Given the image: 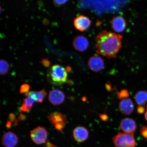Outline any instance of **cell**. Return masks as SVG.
<instances>
[{"instance_id": "obj_20", "label": "cell", "mask_w": 147, "mask_h": 147, "mask_svg": "<svg viewBox=\"0 0 147 147\" xmlns=\"http://www.w3.org/2000/svg\"><path fill=\"white\" fill-rule=\"evenodd\" d=\"M30 86L27 84H24L22 85L20 87V93L21 94L26 93L28 92L29 89H30Z\"/></svg>"}, {"instance_id": "obj_18", "label": "cell", "mask_w": 147, "mask_h": 147, "mask_svg": "<svg viewBox=\"0 0 147 147\" xmlns=\"http://www.w3.org/2000/svg\"><path fill=\"white\" fill-rule=\"evenodd\" d=\"M9 69V64L6 61L1 60L0 61V73L2 75H5L8 73Z\"/></svg>"}, {"instance_id": "obj_29", "label": "cell", "mask_w": 147, "mask_h": 147, "mask_svg": "<svg viewBox=\"0 0 147 147\" xmlns=\"http://www.w3.org/2000/svg\"><path fill=\"white\" fill-rule=\"evenodd\" d=\"M106 89L110 91V90L111 89V86L109 85V84H106Z\"/></svg>"}, {"instance_id": "obj_7", "label": "cell", "mask_w": 147, "mask_h": 147, "mask_svg": "<svg viewBox=\"0 0 147 147\" xmlns=\"http://www.w3.org/2000/svg\"><path fill=\"white\" fill-rule=\"evenodd\" d=\"M65 99V94L60 90L54 89L49 92V100L53 105H60L64 102Z\"/></svg>"}, {"instance_id": "obj_16", "label": "cell", "mask_w": 147, "mask_h": 147, "mask_svg": "<svg viewBox=\"0 0 147 147\" xmlns=\"http://www.w3.org/2000/svg\"><path fill=\"white\" fill-rule=\"evenodd\" d=\"M135 100L139 105H144L147 102V92L140 91L138 92L135 95Z\"/></svg>"}, {"instance_id": "obj_3", "label": "cell", "mask_w": 147, "mask_h": 147, "mask_svg": "<svg viewBox=\"0 0 147 147\" xmlns=\"http://www.w3.org/2000/svg\"><path fill=\"white\" fill-rule=\"evenodd\" d=\"M115 147H135L136 141L134 134L119 133L113 138Z\"/></svg>"}, {"instance_id": "obj_9", "label": "cell", "mask_w": 147, "mask_h": 147, "mask_svg": "<svg viewBox=\"0 0 147 147\" xmlns=\"http://www.w3.org/2000/svg\"><path fill=\"white\" fill-rule=\"evenodd\" d=\"M88 65L90 69L95 72H98L103 69L105 63L103 59L101 57L94 56L89 59Z\"/></svg>"}, {"instance_id": "obj_21", "label": "cell", "mask_w": 147, "mask_h": 147, "mask_svg": "<svg viewBox=\"0 0 147 147\" xmlns=\"http://www.w3.org/2000/svg\"><path fill=\"white\" fill-rule=\"evenodd\" d=\"M140 133L142 136L147 140V127L146 126H141L140 129Z\"/></svg>"}, {"instance_id": "obj_15", "label": "cell", "mask_w": 147, "mask_h": 147, "mask_svg": "<svg viewBox=\"0 0 147 147\" xmlns=\"http://www.w3.org/2000/svg\"><path fill=\"white\" fill-rule=\"evenodd\" d=\"M47 93L44 90L38 91H32L25 94L26 96L31 97L35 102H42L45 98Z\"/></svg>"}, {"instance_id": "obj_25", "label": "cell", "mask_w": 147, "mask_h": 147, "mask_svg": "<svg viewBox=\"0 0 147 147\" xmlns=\"http://www.w3.org/2000/svg\"><path fill=\"white\" fill-rule=\"evenodd\" d=\"M67 1H54L53 2L55 5H60L65 4Z\"/></svg>"}, {"instance_id": "obj_23", "label": "cell", "mask_w": 147, "mask_h": 147, "mask_svg": "<svg viewBox=\"0 0 147 147\" xmlns=\"http://www.w3.org/2000/svg\"><path fill=\"white\" fill-rule=\"evenodd\" d=\"M145 111V107L144 106L139 105L137 108L138 113L141 114L144 113Z\"/></svg>"}, {"instance_id": "obj_14", "label": "cell", "mask_w": 147, "mask_h": 147, "mask_svg": "<svg viewBox=\"0 0 147 147\" xmlns=\"http://www.w3.org/2000/svg\"><path fill=\"white\" fill-rule=\"evenodd\" d=\"M119 109L124 115H129L133 113L134 105L133 101L130 98L123 99L119 104Z\"/></svg>"}, {"instance_id": "obj_2", "label": "cell", "mask_w": 147, "mask_h": 147, "mask_svg": "<svg viewBox=\"0 0 147 147\" xmlns=\"http://www.w3.org/2000/svg\"><path fill=\"white\" fill-rule=\"evenodd\" d=\"M67 78L66 69L60 65H53L47 71V80L53 85L60 86L63 84L67 81Z\"/></svg>"}, {"instance_id": "obj_27", "label": "cell", "mask_w": 147, "mask_h": 147, "mask_svg": "<svg viewBox=\"0 0 147 147\" xmlns=\"http://www.w3.org/2000/svg\"><path fill=\"white\" fill-rule=\"evenodd\" d=\"M26 118V117L25 115L23 114L20 115L19 117H18V119L20 121L25 120V119Z\"/></svg>"}, {"instance_id": "obj_19", "label": "cell", "mask_w": 147, "mask_h": 147, "mask_svg": "<svg viewBox=\"0 0 147 147\" xmlns=\"http://www.w3.org/2000/svg\"><path fill=\"white\" fill-rule=\"evenodd\" d=\"M117 97L119 99L127 98L129 95V94L127 90H122L119 92H117Z\"/></svg>"}, {"instance_id": "obj_26", "label": "cell", "mask_w": 147, "mask_h": 147, "mask_svg": "<svg viewBox=\"0 0 147 147\" xmlns=\"http://www.w3.org/2000/svg\"><path fill=\"white\" fill-rule=\"evenodd\" d=\"M100 118L102 120L106 121L109 119V117L106 114H101L100 115Z\"/></svg>"}, {"instance_id": "obj_6", "label": "cell", "mask_w": 147, "mask_h": 147, "mask_svg": "<svg viewBox=\"0 0 147 147\" xmlns=\"http://www.w3.org/2000/svg\"><path fill=\"white\" fill-rule=\"evenodd\" d=\"M92 21L86 16L80 15L78 16L74 21V24L77 30L80 32H84L89 28L91 25Z\"/></svg>"}, {"instance_id": "obj_4", "label": "cell", "mask_w": 147, "mask_h": 147, "mask_svg": "<svg viewBox=\"0 0 147 147\" xmlns=\"http://www.w3.org/2000/svg\"><path fill=\"white\" fill-rule=\"evenodd\" d=\"M49 120L55 129L63 133L62 129L67 124V119L65 115L59 112H53L49 115Z\"/></svg>"}, {"instance_id": "obj_1", "label": "cell", "mask_w": 147, "mask_h": 147, "mask_svg": "<svg viewBox=\"0 0 147 147\" xmlns=\"http://www.w3.org/2000/svg\"><path fill=\"white\" fill-rule=\"evenodd\" d=\"M122 38L119 34L102 31L95 38L96 52L108 58H116L122 47Z\"/></svg>"}, {"instance_id": "obj_28", "label": "cell", "mask_w": 147, "mask_h": 147, "mask_svg": "<svg viewBox=\"0 0 147 147\" xmlns=\"http://www.w3.org/2000/svg\"><path fill=\"white\" fill-rule=\"evenodd\" d=\"M11 122L9 121H8V122H7L6 126L7 128H9L11 127Z\"/></svg>"}, {"instance_id": "obj_5", "label": "cell", "mask_w": 147, "mask_h": 147, "mask_svg": "<svg viewBox=\"0 0 147 147\" xmlns=\"http://www.w3.org/2000/svg\"><path fill=\"white\" fill-rule=\"evenodd\" d=\"M31 139L36 144L40 145L46 142L47 138V134L45 128L38 126L30 132Z\"/></svg>"}, {"instance_id": "obj_8", "label": "cell", "mask_w": 147, "mask_h": 147, "mask_svg": "<svg viewBox=\"0 0 147 147\" xmlns=\"http://www.w3.org/2000/svg\"><path fill=\"white\" fill-rule=\"evenodd\" d=\"M73 45L74 48L80 52L87 50L89 47V40L86 36L83 35L77 36L74 39Z\"/></svg>"}, {"instance_id": "obj_31", "label": "cell", "mask_w": 147, "mask_h": 147, "mask_svg": "<svg viewBox=\"0 0 147 147\" xmlns=\"http://www.w3.org/2000/svg\"><path fill=\"white\" fill-rule=\"evenodd\" d=\"M144 116L145 119H146V121H147V106L146 107V111L145 114Z\"/></svg>"}, {"instance_id": "obj_24", "label": "cell", "mask_w": 147, "mask_h": 147, "mask_svg": "<svg viewBox=\"0 0 147 147\" xmlns=\"http://www.w3.org/2000/svg\"><path fill=\"white\" fill-rule=\"evenodd\" d=\"M43 65L46 67H49L50 65V62L47 59L42 60V61Z\"/></svg>"}, {"instance_id": "obj_22", "label": "cell", "mask_w": 147, "mask_h": 147, "mask_svg": "<svg viewBox=\"0 0 147 147\" xmlns=\"http://www.w3.org/2000/svg\"><path fill=\"white\" fill-rule=\"evenodd\" d=\"M9 119L11 122H14L16 125H17L18 121L16 119L15 115L13 113H11L9 115Z\"/></svg>"}, {"instance_id": "obj_10", "label": "cell", "mask_w": 147, "mask_h": 147, "mask_svg": "<svg viewBox=\"0 0 147 147\" xmlns=\"http://www.w3.org/2000/svg\"><path fill=\"white\" fill-rule=\"evenodd\" d=\"M111 22L112 28L116 32H124L127 26L126 21L122 16H114L112 18Z\"/></svg>"}, {"instance_id": "obj_13", "label": "cell", "mask_w": 147, "mask_h": 147, "mask_svg": "<svg viewBox=\"0 0 147 147\" xmlns=\"http://www.w3.org/2000/svg\"><path fill=\"white\" fill-rule=\"evenodd\" d=\"M73 135L75 140L77 142H82L89 137V132L84 127L78 126L74 130Z\"/></svg>"}, {"instance_id": "obj_11", "label": "cell", "mask_w": 147, "mask_h": 147, "mask_svg": "<svg viewBox=\"0 0 147 147\" xmlns=\"http://www.w3.org/2000/svg\"><path fill=\"white\" fill-rule=\"evenodd\" d=\"M2 143L6 147H14L18 142V138L15 134L8 132L3 135L1 139Z\"/></svg>"}, {"instance_id": "obj_12", "label": "cell", "mask_w": 147, "mask_h": 147, "mask_svg": "<svg viewBox=\"0 0 147 147\" xmlns=\"http://www.w3.org/2000/svg\"><path fill=\"white\" fill-rule=\"evenodd\" d=\"M121 129L124 133L134 134L136 129V125L134 119L125 118L121 121L120 124Z\"/></svg>"}, {"instance_id": "obj_30", "label": "cell", "mask_w": 147, "mask_h": 147, "mask_svg": "<svg viewBox=\"0 0 147 147\" xmlns=\"http://www.w3.org/2000/svg\"><path fill=\"white\" fill-rule=\"evenodd\" d=\"M66 71L68 72H70L71 71V68L69 67H67L65 68Z\"/></svg>"}, {"instance_id": "obj_17", "label": "cell", "mask_w": 147, "mask_h": 147, "mask_svg": "<svg viewBox=\"0 0 147 147\" xmlns=\"http://www.w3.org/2000/svg\"><path fill=\"white\" fill-rule=\"evenodd\" d=\"M35 101L29 96H27L24 100L21 108L22 111L26 112L30 111Z\"/></svg>"}]
</instances>
